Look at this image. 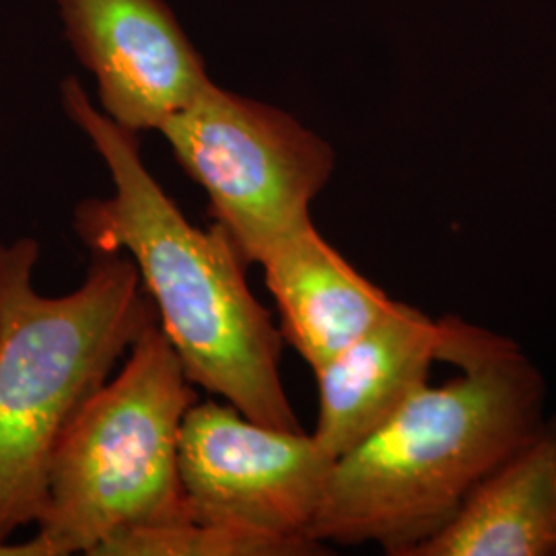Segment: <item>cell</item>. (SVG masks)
<instances>
[{
	"mask_svg": "<svg viewBox=\"0 0 556 556\" xmlns=\"http://www.w3.org/2000/svg\"><path fill=\"white\" fill-rule=\"evenodd\" d=\"M441 361L459 376L425 386L334 459L307 530L314 542L413 556L542 429L546 383L514 340L447 316Z\"/></svg>",
	"mask_w": 556,
	"mask_h": 556,
	"instance_id": "obj_1",
	"label": "cell"
},
{
	"mask_svg": "<svg viewBox=\"0 0 556 556\" xmlns=\"http://www.w3.org/2000/svg\"><path fill=\"white\" fill-rule=\"evenodd\" d=\"M60 103L114 186L110 197L75 206L80 241L135 262L161 330L197 388L256 422L299 431L280 379L282 334L252 295L233 241L217 225L199 229L184 217L142 160L139 135L108 118L79 79L62 80Z\"/></svg>",
	"mask_w": 556,
	"mask_h": 556,
	"instance_id": "obj_2",
	"label": "cell"
},
{
	"mask_svg": "<svg viewBox=\"0 0 556 556\" xmlns=\"http://www.w3.org/2000/svg\"><path fill=\"white\" fill-rule=\"evenodd\" d=\"M38 239L0 243V544L40 521L66 425L160 324L135 262L93 252L77 291L34 287Z\"/></svg>",
	"mask_w": 556,
	"mask_h": 556,
	"instance_id": "obj_3",
	"label": "cell"
},
{
	"mask_svg": "<svg viewBox=\"0 0 556 556\" xmlns=\"http://www.w3.org/2000/svg\"><path fill=\"white\" fill-rule=\"evenodd\" d=\"M199 400L176 349L149 326L66 425L54 450L38 536L52 556L89 555L132 528L188 514L179 431Z\"/></svg>",
	"mask_w": 556,
	"mask_h": 556,
	"instance_id": "obj_4",
	"label": "cell"
},
{
	"mask_svg": "<svg viewBox=\"0 0 556 556\" xmlns=\"http://www.w3.org/2000/svg\"><path fill=\"white\" fill-rule=\"evenodd\" d=\"M160 135L248 266L312 220V202L337 167L330 142L293 114L215 80Z\"/></svg>",
	"mask_w": 556,
	"mask_h": 556,
	"instance_id": "obj_5",
	"label": "cell"
},
{
	"mask_svg": "<svg viewBox=\"0 0 556 556\" xmlns=\"http://www.w3.org/2000/svg\"><path fill=\"white\" fill-rule=\"evenodd\" d=\"M332 464L314 433L262 425L229 402L197 400L179 431L181 489L202 521L312 540Z\"/></svg>",
	"mask_w": 556,
	"mask_h": 556,
	"instance_id": "obj_6",
	"label": "cell"
},
{
	"mask_svg": "<svg viewBox=\"0 0 556 556\" xmlns=\"http://www.w3.org/2000/svg\"><path fill=\"white\" fill-rule=\"evenodd\" d=\"M56 9L101 112L135 135L160 132L213 80L163 0H56Z\"/></svg>",
	"mask_w": 556,
	"mask_h": 556,
	"instance_id": "obj_7",
	"label": "cell"
},
{
	"mask_svg": "<svg viewBox=\"0 0 556 556\" xmlns=\"http://www.w3.org/2000/svg\"><path fill=\"white\" fill-rule=\"evenodd\" d=\"M443 344L445 318L394 301L369 330L314 371L319 404L314 438L321 450L337 459L396 417L429 386Z\"/></svg>",
	"mask_w": 556,
	"mask_h": 556,
	"instance_id": "obj_8",
	"label": "cell"
},
{
	"mask_svg": "<svg viewBox=\"0 0 556 556\" xmlns=\"http://www.w3.org/2000/svg\"><path fill=\"white\" fill-rule=\"evenodd\" d=\"M260 264L277 303L282 340L314 371L394 305V299L319 236L314 220L277 241Z\"/></svg>",
	"mask_w": 556,
	"mask_h": 556,
	"instance_id": "obj_9",
	"label": "cell"
},
{
	"mask_svg": "<svg viewBox=\"0 0 556 556\" xmlns=\"http://www.w3.org/2000/svg\"><path fill=\"white\" fill-rule=\"evenodd\" d=\"M413 556H556V418L544 420Z\"/></svg>",
	"mask_w": 556,
	"mask_h": 556,
	"instance_id": "obj_10",
	"label": "cell"
},
{
	"mask_svg": "<svg viewBox=\"0 0 556 556\" xmlns=\"http://www.w3.org/2000/svg\"><path fill=\"white\" fill-rule=\"evenodd\" d=\"M326 553L305 538L266 534L192 516L132 528L105 540L93 556H307Z\"/></svg>",
	"mask_w": 556,
	"mask_h": 556,
	"instance_id": "obj_11",
	"label": "cell"
},
{
	"mask_svg": "<svg viewBox=\"0 0 556 556\" xmlns=\"http://www.w3.org/2000/svg\"><path fill=\"white\" fill-rule=\"evenodd\" d=\"M0 556H52V551L38 534L23 544H0Z\"/></svg>",
	"mask_w": 556,
	"mask_h": 556,
	"instance_id": "obj_12",
	"label": "cell"
}]
</instances>
